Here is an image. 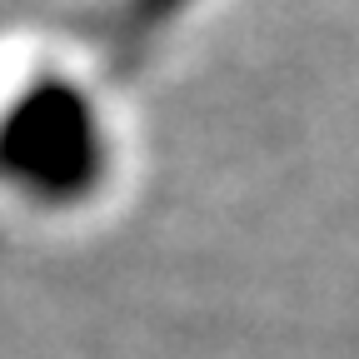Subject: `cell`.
I'll return each instance as SVG.
<instances>
[{
  "label": "cell",
  "mask_w": 359,
  "mask_h": 359,
  "mask_svg": "<svg viewBox=\"0 0 359 359\" xmlns=\"http://www.w3.org/2000/svg\"><path fill=\"white\" fill-rule=\"evenodd\" d=\"M205 0H110L105 6V35L115 50H150L175 25H185Z\"/></svg>",
  "instance_id": "obj_1"
}]
</instances>
